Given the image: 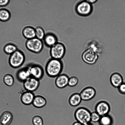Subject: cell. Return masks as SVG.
<instances>
[{
  "label": "cell",
  "mask_w": 125,
  "mask_h": 125,
  "mask_svg": "<svg viewBox=\"0 0 125 125\" xmlns=\"http://www.w3.org/2000/svg\"><path fill=\"white\" fill-rule=\"evenodd\" d=\"M63 67V63L61 60L51 58L48 60L45 65L46 73L49 77L56 78L61 73Z\"/></svg>",
  "instance_id": "obj_1"
},
{
  "label": "cell",
  "mask_w": 125,
  "mask_h": 125,
  "mask_svg": "<svg viewBox=\"0 0 125 125\" xmlns=\"http://www.w3.org/2000/svg\"><path fill=\"white\" fill-rule=\"evenodd\" d=\"M11 13L7 9L2 8L0 9V21L3 22L8 21L11 17Z\"/></svg>",
  "instance_id": "obj_23"
},
{
  "label": "cell",
  "mask_w": 125,
  "mask_h": 125,
  "mask_svg": "<svg viewBox=\"0 0 125 125\" xmlns=\"http://www.w3.org/2000/svg\"><path fill=\"white\" fill-rule=\"evenodd\" d=\"M79 82L78 78L75 76L73 75L69 77L68 85L73 87L76 85Z\"/></svg>",
  "instance_id": "obj_27"
},
{
  "label": "cell",
  "mask_w": 125,
  "mask_h": 125,
  "mask_svg": "<svg viewBox=\"0 0 125 125\" xmlns=\"http://www.w3.org/2000/svg\"><path fill=\"white\" fill-rule=\"evenodd\" d=\"M16 76L18 81L23 83L31 76L28 66L20 69L16 73Z\"/></svg>",
  "instance_id": "obj_14"
},
{
  "label": "cell",
  "mask_w": 125,
  "mask_h": 125,
  "mask_svg": "<svg viewBox=\"0 0 125 125\" xmlns=\"http://www.w3.org/2000/svg\"><path fill=\"white\" fill-rule=\"evenodd\" d=\"M66 51L64 44L58 42L50 47V54L51 58L61 60L64 57Z\"/></svg>",
  "instance_id": "obj_6"
},
{
  "label": "cell",
  "mask_w": 125,
  "mask_h": 125,
  "mask_svg": "<svg viewBox=\"0 0 125 125\" xmlns=\"http://www.w3.org/2000/svg\"><path fill=\"white\" fill-rule=\"evenodd\" d=\"M101 117L96 112H93L91 113V121L94 122H99Z\"/></svg>",
  "instance_id": "obj_28"
},
{
  "label": "cell",
  "mask_w": 125,
  "mask_h": 125,
  "mask_svg": "<svg viewBox=\"0 0 125 125\" xmlns=\"http://www.w3.org/2000/svg\"><path fill=\"white\" fill-rule=\"evenodd\" d=\"M47 103L46 99L43 96L37 95H35L32 104L35 107L41 108L44 106Z\"/></svg>",
  "instance_id": "obj_20"
},
{
  "label": "cell",
  "mask_w": 125,
  "mask_h": 125,
  "mask_svg": "<svg viewBox=\"0 0 125 125\" xmlns=\"http://www.w3.org/2000/svg\"><path fill=\"white\" fill-rule=\"evenodd\" d=\"M98 57V54L89 48L84 51L81 55L83 61L90 65L95 64L97 61Z\"/></svg>",
  "instance_id": "obj_8"
},
{
  "label": "cell",
  "mask_w": 125,
  "mask_h": 125,
  "mask_svg": "<svg viewBox=\"0 0 125 125\" xmlns=\"http://www.w3.org/2000/svg\"><path fill=\"white\" fill-rule=\"evenodd\" d=\"M75 10L78 15L85 16L89 15L92 13L93 8L92 4L87 0H83L78 2L76 4Z\"/></svg>",
  "instance_id": "obj_3"
},
{
  "label": "cell",
  "mask_w": 125,
  "mask_h": 125,
  "mask_svg": "<svg viewBox=\"0 0 125 125\" xmlns=\"http://www.w3.org/2000/svg\"><path fill=\"white\" fill-rule=\"evenodd\" d=\"M32 122L34 125H43V121L42 118L40 116L36 115L33 117Z\"/></svg>",
  "instance_id": "obj_26"
},
{
  "label": "cell",
  "mask_w": 125,
  "mask_h": 125,
  "mask_svg": "<svg viewBox=\"0 0 125 125\" xmlns=\"http://www.w3.org/2000/svg\"><path fill=\"white\" fill-rule=\"evenodd\" d=\"M27 66L31 76L40 80L43 78L44 71L42 65L38 63H32Z\"/></svg>",
  "instance_id": "obj_7"
},
{
  "label": "cell",
  "mask_w": 125,
  "mask_h": 125,
  "mask_svg": "<svg viewBox=\"0 0 125 125\" xmlns=\"http://www.w3.org/2000/svg\"><path fill=\"white\" fill-rule=\"evenodd\" d=\"M18 49L17 46L16 44L10 43L4 45L3 48V51L5 54L10 55Z\"/></svg>",
  "instance_id": "obj_21"
},
{
  "label": "cell",
  "mask_w": 125,
  "mask_h": 125,
  "mask_svg": "<svg viewBox=\"0 0 125 125\" xmlns=\"http://www.w3.org/2000/svg\"><path fill=\"white\" fill-rule=\"evenodd\" d=\"M25 59L24 53L22 51L18 49L10 55L8 60L9 63L11 67L16 69L23 65Z\"/></svg>",
  "instance_id": "obj_2"
},
{
  "label": "cell",
  "mask_w": 125,
  "mask_h": 125,
  "mask_svg": "<svg viewBox=\"0 0 125 125\" xmlns=\"http://www.w3.org/2000/svg\"><path fill=\"white\" fill-rule=\"evenodd\" d=\"M112 122L111 118L108 115L101 116L99 121L100 125H111Z\"/></svg>",
  "instance_id": "obj_25"
},
{
  "label": "cell",
  "mask_w": 125,
  "mask_h": 125,
  "mask_svg": "<svg viewBox=\"0 0 125 125\" xmlns=\"http://www.w3.org/2000/svg\"><path fill=\"white\" fill-rule=\"evenodd\" d=\"M35 28L36 37L41 40H43L45 35L43 28L41 26H38Z\"/></svg>",
  "instance_id": "obj_24"
},
{
  "label": "cell",
  "mask_w": 125,
  "mask_h": 125,
  "mask_svg": "<svg viewBox=\"0 0 125 125\" xmlns=\"http://www.w3.org/2000/svg\"><path fill=\"white\" fill-rule=\"evenodd\" d=\"M87 1L89 2L90 3L92 4V3H94L97 1V0H87Z\"/></svg>",
  "instance_id": "obj_32"
},
{
  "label": "cell",
  "mask_w": 125,
  "mask_h": 125,
  "mask_svg": "<svg viewBox=\"0 0 125 125\" xmlns=\"http://www.w3.org/2000/svg\"><path fill=\"white\" fill-rule=\"evenodd\" d=\"M96 112L101 116L107 115L110 109L109 104L105 101L98 102L95 106Z\"/></svg>",
  "instance_id": "obj_11"
},
{
  "label": "cell",
  "mask_w": 125,
  "mask_h": 125,
  "mask_svg": "<svg viewBox=\"0 0 125 125\" xmlns=\"http://www.w3.org/2000/svg\"><path fill=\"white\" fill-rule=\"evenodd\" d=\"M117 88L118 92L120 94L125 95V81H124Z\"/></svg>",
  "instance_id": "obj_29"
},
{
  "label": "cell",
  "mask_w": 125,
  "mask_h": 125,
  "mask_svg": "<svg viewBox=\"0 0 125 125\" xmlns=\"http://www.w3.org/2000/svg\"><path fill=\"white\" fill-rule=\"evenodd\" d=\"M69 77L65 73H61L56 77L54 81L55 86L60 89L65 87L68 85Z\"/></svg>",
  "instance_id": "obj_12"
},
{
  "label": "cell",
  "mask_w": 125,
  "mask_h": 125,
  "mask_svg": "<svg viewBox=\"0 0 125 125\" xmlns=\"http://www.w3.org/2000/svg\"><path fill=\"white\" fill-rule=\"evenodd\" d=\"M26 48L29 51L35 53H40L43 47V42L36 37L27 40L25 43Z\"/></svg>",
  "instance_id": "obj_4"
},
{
  "label": "cell",
  "mask_w": 125,
  "mask_h": 125,
  "mask_svg": "<svg viewBox=\"0 0 125 125\" xmlns=\"http://www.w3.org/2000/svg\"><path fill=\"white\" fill-rule=\"evenodd\" d=\"M22 33L23 36L27 40L36 37L35 28L31 26H26L23 28Z\"/></svg>",
  "instance_id": "obj_18"
},
{
  "label": "cell",
  "mask_w": 125,
  "mask_h": 125,
  "mask_svg": "<svg viewBox=\"0 0 125 125\" xmlns=\"http://www.w3.org/2000/svg\"><path fill=\"white\" fill-rule=\"evenodd\" d=\"M2 80L4 84L8 86H11L14 84V79L10 73H6L3 76Z\"/></svg>",
  "instance_id": "obj_22"
},
{
  "label": "cell",
  "mask_w": 125,
  "mask_h": 125,
  "mask_svg": "<svg viewBox=\"0 0 125 125\" xmlns=\"http://www.w3.org/2000/svg\"><path fill=\"white\" fill-rule=\"evenodd\" d=\"M43 40L45 45L48 47H51L58 42L57 36L51 32H49L45 34Z\"/></svg>",
  "instance_id": "obj_16"
},
{
  "label": "cell",
  "mask_w": 125,
  "mask_h": 125,
  "mask_svg": "<svg viewBox=\"0 0 125 125\" xmlns=\"http://www.w3.org/2000/svg\"><path fill=\"white\" fill-rule=\"evenodd\" d=\"M91 113L87 109L84 107H80L75 111V118L77 121L83 125L90 123Z\"/></svg>",
  "instance_id": "obj_5"
},
{
  "label": "cell",
  "mask_w": 125,
  "mask_h": 125,
  "mask_svg": "<svg viewBox=\"0 0 125 125\" xmlns=\"http://www.w3.org/2000/svg\"><path fill=\"white\" fill-rule=\"evenodd\" d=\"M82 100L79 93L77 92H74L71 94L68 99L69 104L73 106H76L78 105Z\"/></svg>",
  "instance_id": "obj_19"
},
{
  "label": "cell",
  "mask_w": 125,
  "mask_h": 125,
  "mask_svg": "<svg viewBox=\"0 0 125 125\" xmlns=\"http://www.w3.org/2000/svg\"><path fill=\"white\" fill-rule=\"evenodd\" d=\"M10 1L9 0H0V7H3L7 6Z\"/></svg>",
  "instance_id": "obj_30"
},
{
  "label": "cell",
  "mask_w": 125,
  "mask_h": 125,
  "mask_svg": "<svg viewBox=\"0 0 125 125\" xmlns=\"http://www.w3.org/2000/svg\"><path fill=\"white\" fill-rule=\"evenodd\" d=\"M96 93L95 88L92 87L88 86L83 88L79 94L82 100L88 101L93 98Z\"/></svg>",
  "instance_id": "obj_10"
},
{
  "label": "cell",
  "mask_w": 125,
  "mask_h": 125,
  "mask_svg": "<svg viewBox=\"0 0 125 125\" xmlns=\"http://www.w3.org/2000/svg\"><path fill=\"white\" fill-rule=\"evenodd\" d=\"M72 125H83L77 121L74 122L72 124Z\"/></svg>",
  "instance_id": "obj_31"
},
{
  "label": "cell",
  "mask_w": 125,
  "mask_h": 125,
  "mask_svg": "<svg viewBox=\"0 0 125 125\" xmlns=\"http://www.w3.org/2000/svg\"><path fill=\"white\" fill-rule=\"evenodd\" d=\"M35 95L33 92L25 90L21 94L20 101L25 105H30L32 104Z\"/></svg>",
  "instance_id": "obj_13"
},
{
  "label": "cell",
  "mask_w": 125,
  "mask_h": 125,
  "mask_svg": "<svg viewBox=\"0 0 125 125\" xmlns=\"http://www.w3.org/2000/svg\"><path fill=\"white\" fill-rule=\"evenodd\" d=\"M110 81L113 87L117 88L124 81L123 76L120 73L115 72L112 73L110 75Z\"/></svg>",
  "instance_id": "obj_15"
},
{
  "label": "cell",
  "mask_w": 125,
  "mask_h": 125,
  "mask_svg": "<svg viewBox=\"0 0 125 125\" xmlns=\"http://www.w3.org/2000/svg\"><path fill=\"white\" fill-rule=\"evenodd\" d=\"M23 86L25 90L33 92L38 88L40 80L30 76L23 82Z\"/></svg>",
  "instance_id": "obj_9"
},
{
  "label": "cell",
  "mask_w": 125,
  "mask_h": 125,
  "mask_svg": "<svg viewBox=\"0 0 125 125\" xmlns=\"http://www.w3.org/2000/svg\"><path fill=\"white\" fill-rule=\"evenodd\" d=\"M13 119V115L11 112L9 111H5L0 116V124L1 125H9Z\"/></svg>",
  "instance_id": "obj_17"
},
{
  "label": "cell",
  "mask_w": 125,
  "mask_h": 125,
  "mask_svg": "<svg viewBox=\"0 0 125 125\" xmlns=\"http://www.w3.org/2000/svg\"><path fill=\"white\" fill-rule=\"evenodd\" d=\"M92 125L90 124L89 123V124H85V125Z\"/></svg>",
  "instance_id": "obj_33"
}]
</instances>
